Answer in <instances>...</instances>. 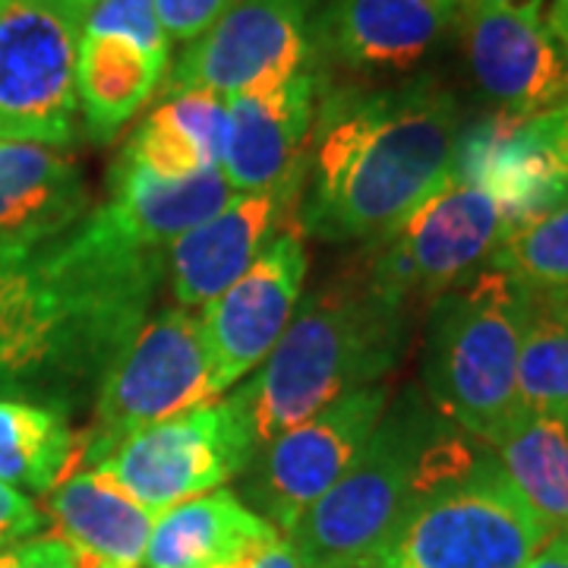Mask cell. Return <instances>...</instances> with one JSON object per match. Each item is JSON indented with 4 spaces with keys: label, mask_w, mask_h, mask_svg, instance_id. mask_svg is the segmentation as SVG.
Wrapping results in <instances>:
<instances>
[{
    "label": "cell",
    "mask_w": 568,
    "mask_h": 568,
    "mask_svg": "<svg viewBox=\"0 0 568 568\" xmlns=\"http://www.w3.org/2000/svg\"><path fill=\"white\" fill-rule=\"evenodd\" d=\"M168 253L123 241L99 215L29 256L0 265V395L70 410L152 316Z\"/></svg>",
    "instance_id": "obj_1"
},
{
    "label": "cell",
    "mask_w": 568,
    "mask_h": 568,
    "mask_svg": "<svg viewBox=\"0 0 568 568\" xmlns=\"http://www.w3.org/2000/svg\"><path fill=\"white\" fill-rule=\"evenodd\" d=\"M462 108L433 77L323 85L297 231L325 244L379 241L448 178Z\"/></svg>",
    "instance_id": "obj_2"
},
{
    "label": "cell",
    "mask_w": 568,
    "mask_h": 568,
    "mask_svg": "<svg viewBox=\"0 0 568 568\" xmlns=\"http://www.w3.org/2000/svg\"><path fill=\"white\" fill-rule=\"evenodd\" d=\"M407 316L410 306L373 282L364 263L316 287L260 373L231 395L256 448L351 392L383 383L402 361Z\"/></svg>",
    "instance_id": "obj_3"
},
{
    "label": "cell",
    "mask_w": 568,
    "mask_h": 568,
    "mask_svg": "<svg viewBox=\"0 0 568 568\" xmlns=\"http://www.w3.org/2000/svg\"><path fill=\"white\" fill-rule=\"evenodd\" d=\"M484 452L410 388L386 407L345 477L287 530V544L304 568H364L420 493L465 474Z\"/></svg>",
    "instance_id": "obj_4"
},
{
    "label": "cell",
    "mask_w": 568,
    "mask_h": 568,
    "mask_svg": "<svg viewBox=\"0 0 568 568\" xmlns=\"http://www.w3.org/2000/svg\"><path fill=\"white\" fill-rule=\"evenodd\" d=\"M530 297L480 268L433 301L424 345V398L470 439L493 446L518 410V354Z\"/></svg>",
    "instance_id": "obj_5"
},
{
    "label": "cell",
    "mask_w": 568,
    "mask_h": 568,
    "mask_svg": "<svg viewBox=\"0 0 568 568\" xmlns=\"http://www.w3.org/2000/svg\"><path fill=\"white\" fill-rule=\"evenodd\" d=\"M493 452L420 493L364 568H525L547 544Z\"/></svg>",
    "instance_id": "obj_6"
},
{
    "label": "cell",
    "mask_w": 568,
    "mask_h": 568,
    "mask_svg": "<svg viewBox=\"0 0 568 568\" xmlns=\"http://www.w3.org/2000/svg\"><path fill=\"white\" fill-rule=\"evenodd\" d=\"M222 392L200 316L183 306L152 313L104 369L92 420L77 436V470L99 467L130 436L212 405Z\"/></svg>",
    "instance_id": "obj_7"
},
{
    "label": "cell",
    "mask_w": 568,
    "mask_h": 568,
    "mask_svg": "<svg viewBox=\"0 0 568 568\" xmlns=\"http://www.w3.org/2000/svg\"><path fill=\"white\" fill-rule=\"evenodd\" d=\"M82 13L77 0H0V140H77Z\"/></svg>",
    "instance_id": "obj_8"
},
{
    "label": "cell",
    "mask_w": 568,
    "mask_h": 568,
    "mask_svg": "<svg viewBox=\"0 0 568 568\" xmlns=\"http://www.w3.org/2000/svg\"><path fill=\"white\" fill-rule=\"evenodd\" d=\"M506 234L499 203L480 186L446 178L366 253L369 278L414 306L487 268Z\"/></svg>",
    "instance_id": "obj_9"
},
{
    "label": "cell",
    "mask_w": 568,
    "mask_h": 568,
    "mask_svg": "<svg viewBox=\"0 0 568 568\" xmlns=\"http://www.w3.org/2000/svg\"><path fill=\"white\" fill-rule=\"evenodd\" d=\"M253 455L256 443L241 407L224 398L130 436L92 470L155 518L241 477Z\"/></svg>",
    "instance_id": "obj_10"
},
{
    "label": "cell",
    "mask_w": 568,
    "mask_h": 568,
    "mask_svg": "<svg viewBox=\"0 0 568 568\" xmlns=\"http://www.w3.org/2000/svg\"><path fill=\"white\" fill-rule=\"evenodd\" d=\"M386 407L388 386L376 383L268 439L241 474L246 506L287 534L361 458Z\"/></svg>",
    "instance_id": "obj_11"
},
{
    "label": "cell",
    "mask_w": 568,
    "mask_h": 568,
    "mask_svg": "<svg viewBox=\"0 0 568 568\" xmlns=\"http://www.w3.org/2000/svg\"><path fill=\"white\" fill-rule=\"evenodd\" d=\"M316 10V0H237L212 29L183 48L164 73L159 99L174 92L234 99L320 67L313 41Z\"/></svg>",
    "instance_id": "obj_12"
},
{
    "label": "cell",
    "mask_w": 568,
    "mask_h": 568,
    "mask_svg": "<svg viewBox=\"0 0 568 568\" xmlns=\"http://www.w3.org/2000/svg\"><path fill=\"white\" fill-rule=\"evenodd\" d=\"M467 73L496 111L537 118L568 102V41L544 13L462 10Z\"/></svg>",
    "instance_id": "obj_13"
},
{
    "label": "cell",
    "mask_w": 568,
    "mask_h": 568,
    "mask_svg": "<svg viewBox=\"0 0 568 568\" xmlns=\"http://www.w3.org/2000/svg\"><path fill=\"white\" fill-rule=\"evenodd\" d=\"M304 282V234L282 231L237 282L205 304L200 325L219 386L241 383L272 354L301 306Z\"/></svg>",
    "instance_id": "obj_14"
},
{
    "label": "cell",
    "mask_w": 568,
    "mask_h": 568,
    "mask_svg": "<svg viewBox=\"0 0 568 568\" xmlns=\"http://www.w3.org/2000/svg\"><path fill=\"white\" fill-rule=\"evenodd\" d=\"M448 178L489 193L506 231L568 203V168L549 140L547 118H511L493 111L462 123Z\"/></svg>",
    "instance_id": "obj_15"
},
{
    "label": "cell",
    "mask_w": 568,
    "mask_h": 568,
    "mask_svg": "<svg viewBox=\"0 0 568 568\" xmlns=\"http://www.w3.org/2000/svg\"><path fill=\"white\" fill-rule=\"evenodd\" d=\"M458 22L455 0H328L316 10V63L347 77H407Z\"/></svg>",
    "instance_id": "obj_16"
},
{
    "label": "cell",
    "mask_w": 568,
    "mask_h": 568,
    "mask_svg": "<svg viewBox=\"0 0 568 568\" xmlns=\"http://www.w3.org/2000/svg\"><path fill=\"white\" fill-rule=\"evenodd\" d=\"M304 181L297 178L272 190L234 193L222 212L174 241L164 275L174 304L190 310L215 301L282 231H297Z\"/></svg>",
    "instance_id": "obj_17"
},
{
    "label": "cell",
    "mask_w": 568,
    "mask_h": 568,
    "mask_svg": "<svg viewBox=\"0 0 568 568\" xmlns=\"http://www.w3.org/2000/svg\"><path fill=\"white\" fill-rule=\"evenodd\" d=\"M325 77L320 67L227 99L222 168L234 193L272 190L278 183L306 178L310 136Z\"/></svg>",
    "instance_id": "obj_18"
},
{
    "label": "cell",
    "mask_w": 568,
    "mask_h": 568,
    "mask_svg": "<svg viewBox=\"0 0 568 568\" xmlns=\"http://www.w3.org/2000/svg\"><path fill=\"white\" fill-rule=\"evenodd\" d=\"M77 159L54 145L0 140V265L26 263L85 219Z\"/></svg>",
    "instance_id": "obj_19"
},
{
    "label": "cell",
    "mask_w": 568,
    "mask_h": 568,
    "mask_svg": "<svg viewBox=\"0 0 568 568\" xmlns=\"http://www.w3.org/2000/svg\"><path fill=\"white\" fill-rule=\"evenodd\" d=\"M234 190L222 168H205L186 181H159L140 164L118 155L108 174V203L95 215L130 244L168 253L186 231L222 212Z\"/></svg>",
    "instance_id": "obj_20"
},
{
    "label": "cell",
    "mask_w": 568,
    "mask_h": 568,
    "mask_svg": "<svg viewBox=\"0 0 568 568\" xmlns=\"http://www.w3.org/2000/svg\"><path fill=\"white\" fill-rule=\"evenodd\" d=\"M48 515L77 568H142L152 515L92 467H80L48 493Z\"/></svg>",
    "instance_id": "obj_21"
},
{
    "label": "cell",
    "mask_w": 568,
    "mask_h": 568,
    "mask_svg": "<svg viewBox=\"0 0 568 568\" xmlns=\"http://www.w3.org/2000/svg\"><path fill=\"white\" fill-rule=\"evenodd\" d=\"M275 534L282 530L272 528L241 496L215 489L155 515L142 566L215 568Z\"/></svg>",
    "instance_id": "obj_22"
},
{
    "label": "cell",
    "mask_w": 568,
    "mask_h": 568,
    "mask_svg": "<svg viewBox=\"0 0 568 568\" xmlns=\"http://www.w3.org/2000/svg\"><path fill=\"white\" fill-rule=\"evenodd\" d=\"M227 123V99L215 92L162 95L121 149L159 181H186L205 168H219Z\"/></svg>",
    "instance_id": "obj_23"
},
{
    "label": "cell",
    "mask_w": 568,
    "mask_h": 568,
    "mask_svg": "<svg viewBox=\"0 0 568 568\" xmlns=\"http://www.w3.org/2000/svg\"><path fill=\"white\" fill-rule=\"evenodd\" d=\"M168 63L121 36L82 32L77 58V104L82 130L92 142H111L155 99Z\"/></svg>",
    "instance_id": "obj_24"
},
{
    "label": "cell",
    "mask_w": 568,
    "mask_h": 568,
    "mask_svg": "<svg viewBox=\"0 0 568 568\" xmlns=\"http://www.w3.org/2000/svg\"><path fill=\"white\" fill-rule=\"evenodd\" d=\"M70 410L39 398L0 395V484L51 493L77 470Z\"/></svg>",
    "instance_id": "obj_25"
},
{
    "label": "cell",
    "mask_w": 568,
    "mask_h": 568,
    "mask_svg": "<svg viewBox=\"0 0 568 568\" xmlns=\"http://www.w3.org/2000/svg\"><path fill=\"white\" fill-rule=\"evenodd\" d=\"M489 452L544 528L568 530V420L521 414Z\"/></svg>",
    "instance_id": "obj_26"
},
{
    "label": "cell",
    "mask_w": 568,
    "mask_h": 568,
    "mask_svg": "<svg viewBox=\"0 0 568 568\" xmlns=\"http://www.w3.org/2000/svg\"><path fill=\"white\" fill-rule=\"evenodd\" d=\"M518 410L568 420V294L530 297L518 354Z\"/></svg>",
    "instance_id": "obj_27"
},
{
    "label": "cell",
    "mask_w": 568,
    "mask_h": 568,
    "mask_svg": "<svg viewBox=\"0 0 568 568\" xmlns=\"http://www.w3.org/2000/svg\"><path fill=\"white\" fill-rule=\"evenodd\" d=\"M489 265L508 275L528 297L568 294V203L503 234Z\"/></svg>",
    "instance_id": "obj_28"
},
{
    "label": "cell",
    "mask_w": 568,
    "mask_h": 568,
    "mask_svg": "<svg viewBox=\"0 0 568 568\" xmlns=\"http://www.w3.org/2000/svg\"><path fill=\"white\" fill-rule=\"evenodd\" d=\"M82 32L89 36H121L140 44L155 61L171 63V39L164 36L155 0H95L82 13Z\"/></svg>",
    "instance_id": "obj_29"
},
{
    "label": "cell",
    "mask_w": 568,
    "mask_h": 568,
    "mask_svg": "<svg viewBox=\"0 0 568 568\" xmlns=\"http://www.w3.org/2000/svg\"><path fill=\"white\" fill-rule=\"evenodd\" d=\"M237 0H155V13L164 36L174 41H196L212 29Z\"/></svg>",
    "instance_id": "obj_30"
},
{
    "label": "cell",
    "mask_w": 568,
    "mask_h": 568,
    "mask_svg": "<svg viewBox=\"0 0 568 568\" xmlns=\"http://www.w3.org/2000/svg\"><path fill=\"white\" fill-rule=\"evenodd\" d=\"M0 568H77V559L58 537H26L0 544Z\"/></svg>",
    "instance_id": "obj_31"
},
{
    "label": "cell",
    "mask_w": 568,
    "mask_h": 568,
    "mask_svg": "<svg viewBox=\"0 0 568 568\" xmlns=\"http://www.w3.org/2000/svg\"><path fill=\"white\" fill-rule=\"evenodd\" d=\"M44 518L41 511L20 489L0 484V544H13V540H26L32 534H39Z\"/></svg>",
    "instance_id": "obj_32"
},
{
    "label": "cell",
    "mask_w": 568,
    "mask_h": 568,
    "mask_svg": "<svg viewBox=\"0 0 568 568\" xmlns=\"http://www.w3.org/2000/svg\"><path fill=\"white\" fill-rule=\"evenodd\" d=\"M215 568H304V566H301V559H297L294 547L287 544V537L275 534V537H268V540H260V544L246 547L244 552L231 556L227 562H222V566H215Z\"/></svg>",
    "instance_id": "obj_33"
},
{
    "label": "cell",
    "mask_w": 568,
    "mask_h": 568,
    "mask_svg": "<svg viewBox=\"0 0 568 568\" xmlns=\"http://www.w3.org/2000/svg\"><path fill=\"white\" fill-rule=\"evenodd\" d=\"M525 568H568V530L552 534Z\"/></svg>",
    "instance_id": "obj_34"
},
{
    "label": "cell",
    "mask_w": 568,
    "mask_h": 568,
    "mask_svg": "<svg viewBox=\"0 0 568 568\" xmlns=\"http://www.w3.org/2000/svg\"><path fill=\"white\" fill-rule=\"evenodd\" d=\"M462 10H511V13H544V0H455Z\"/></svg>",
    "instance_id": "obj_35"
},
{
    "label": "cell",
    "mask_w": 568,
    "mask_h": 568,
    "mask_svg": "<svg viewBox=\"0 0 568 568\" xmlns=\"http://www.w3.org/2000/svg\"><path fill=\"white\" fill-rule=\"evenodd\" d=\"M544 118H547L549 140H552L556 152H559V159H562L568 168V102L562 104V108H556V111H547Z\"/></svg>",
    "instance_id": "obj_36"
},
{
    "label": "cell",
    "mask_w": 568,
    "mask_h": 568,
    "mask_svg": "<svg viewBox=\"0 0 568 568\" xmlns=\"http://www.w3.org/2000/svg\"><path fill=\"white\" fill-rule=\"evenodd\" d=\"M547 22L568 41V0H552V3H549Z\"/></svg>",
    "instance_id": "obj_37"
}]
</instances>
